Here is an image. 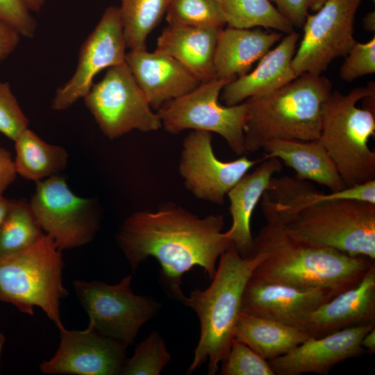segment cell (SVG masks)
Here are the masks:
<instances>
[{
	"mask_svg": "<svg viewBox=\"0 0 375 375\" xmlns=\"http://www.w3.org/2000/svg\"><path fill=\"white\" fill-rule=\"evenodd\" d=\"M224 227L222 214L199 217L169 203L127 217L117 241L133 271L149 257L155 258L180 299L183 295L181 278L192 267L199 266L210 278L213 277L217 260L232 245Z\"/></svg>",
	"mask_w": 375,
	"mask_h": 375,
	"instance_id": "1",
	"label": "cell"
},
{
	"mask_svg": "<svg viewBox=\"0 0 375 375\" xmlns=\"http://www.w3.org/2000/svg\"><path fill=\"white\" fill-rule=\"evenodd\" d=\"M264 216L276 217L302 237L352 256L375 260V204L334 200L297 176L273 177L261 199Z\"/></svg>",
	"mask_w": 375,
	"mask_h": 375,
	"instance_id": "2",
	"label": "cell"
},
{
	"mask_svg": "<svg viewBox=\"0 0 375 375\" xmlns=\"http://www.w3.org/2000/svg\"><path fill=\"white\" fill-rule=\"evenodd\" d=\"M264 217L266 224L254 238L251 251L264 256L252 273L254 278L338 294L356 285L374 265L367 258L310 241L276 217Z\"/></svg>",
	"mask_w": 375,
	"mask_h": 375,
	"instance_id": "3",
	"label": "cell"
},
{
	"mask_svg": "<svg viewBox=\"0 0 375 375\" xmlns=\"http://www.w3.org/2000/svg\"><path fill=\"white\" fill-rule=\"evenodd\" d=\"M263 258L256 252L243 257L232 244L219 257L210 285L180 298L195 311L200 322V337L189 372L206 361L208 374L217 372L234 338L247 283Z\"/></svg>",
	"mask_w": 375,
	"mask_h": 375,
	"instance_id": "4",
	"label": "cell"
},
{
	"mask_svg": "<svg viewBox=\"0 0 375 375\" xmlns=\"http://www.w3.org/2000/svg\"><path fill=\"white\" fill-rule=\"evenodd\" d=\"M332 88L326 77L305 73L270 94L244 101L246 151H257L276 140H318Z\"/></svg>",
	"mask_w": 375,
	"mask_h": 375,
	"instance_id": "5",
	"label": "cell"
},
{
	"mask_svg": "<svg viewBox=\"0 0 375 375\" xmlns=\"http://www.w3.org/2000/svg\"><path fill=\"white\" fill-rule=\"evenodd\" d=\"M374 93V82L347 94L335 90L324 105L317 140L346 187L375 180V151L369 147V138L375 135V112L357 106Z\"/></svg>",
	"mask_w": 375,
	"mask_h": 375,
	"instance_id": "6",
	"label": "cell"
},
{
	"mask_svg": "<svg viewBox=\"0 0 375 375\" xmlns=\"http://www.w3.org/2000/svg\"><path fill=\"white\" fill-rule=\"evenodd\" d=\"M62 250L46 233L28 248L0 258V301L33 315L41 308L59 329L60 300L67 296L62 284Z\"/></svg>",
	"mask_w": 375,
	"mask_h": 375,
	"instance_id": "7",
	"label": "cell"
},
{
	"mask_svg": "<svg viewBox=\"0 0 375 375\" xmlns=\"http://www.w3.org/2000/svg\"><path fill=\"white\" fill-rule=\"evenodd\" d=\"M231 79L215 76L191 92L163 105L158 114L167 132L178 134L185 130L215 133L222 136L233 153L243 156L245 101L226 106L219 102L224 87Z\"/></svg>",
	"mask_w": 375,
	"mask_h": 375,
	"instance_id": "8",
	"label": "cell"
},
{
	"mask_svg": "<svg viewBox=\"0 0 375 375\" xmlns=\"http://www.w3.org/2000/svg\"><path fill=\"white\" fill-rule=\"evenodd\" d=\"M84 103L102 133L109 139L132 131L152 132L162 127L158 112L150 106L125 62L110 67L93 83Z\"/></svg>",
	"mask_w": 375,
	"mask_h": 375,
	"instance_id": "9",
	"label": "cell"
},
{
	"mask_svg": "<svg viewBox=\"0 0 375 375\" xmlns=\"http://www.w3.org/2000/svg\"><path fill=\"white\" fill-rule=\"evenodd\" d=\"M29 203L42 231L60 250L87 244L99 230L97 201L76 195L58 174L36 183Z\"/></svg>",
	"mask_w": 375,
	"mask_h": 375,
	"instance_id": "10",
	"label": "cell"
},
{
	"mask_svg": "<svg viewBox=\"0 0 375 375\" xmlns=\"http://www.w3.org/2000/svg\"><path fill=\"white\" fill-rule=\"evenodd\" d=\"M132 276L119 283L76 280V296L92 327L101 335L125 346L131 345L141 326L157 312L160 304L151 298L137 295L131 289Z\"/></svg>",
	"mask_w": 375,
	"mask_h": 375,
	"instance_id": "11",
	"label": "cell"
},
{
	"mask_svg": "<svg viewBox=\"0 0 375 375\" xmlns=\"http://www.w3.org/2000/svg\"><path fill=\"white\" fill-rule=\"evenodd\" d=\"M362 0H328L313 15H308L303 35L292 66L297 76L322 74L331 62L345 57L356 42L354 21Z\"/></svg>",
	"mask_w": 375,
	"mask_h": 375,
	"instance_id": "12",
	"label": "cell"
},
{
	"mask_svg": "<svg viewBox=\"0 0 375 375\" xmlns=\"http://www.w3.org/2000/svg\"><path fill=\"white\" fill-rule=\"evenodd\" d=\"M212 133L192 131L184 138L178 172L197 199L222 205L228 191L261 159L244 156L223 161L214 153Z\"/></svg>",
	"mask_w": 375,
	"mask_h": 375,
	"instance_id": "13",
	"label": "cell"
},
{
	"mask_svg": "<svg viewBox=\"0 0 375 375\" xmlns=\"http://www.w3.org/2000/svg\"><path fill=\"white\" fill-rule=\"evenodd\" d=\"M126 48L119 7L109 6L81 45L76 69L56 90L52 108L64 110L83 99L96 75L103 69L125 62Z\"/></svg>",
	"mask_w": 375,
	"mask_h": 375,
	"instance_id": "14",
	"label": "cell"
},
{
	"mask_svg": "<svg viewBox=\"0 0 375 375\" xmlns=\"http://www.w3.org/2000/svg\"><path fill=\"white\" fill-rule=\"evenodd\" d=\"M60 341L56 353L40 365L49 374L117 375L126 360V346L88 326L82 331L58 329Z\"/></svg>",
	"mask_w": 375,
	"mask_h": 375,
	"instance_id": "15",
	"label": "cell"
},
{
	"mask_svg": "<svg viewBox=\"0 0 375 375\" xmlns=\"http://www.w3.org/2000/svg\"><path fill=\"white\" fill-rule=\"evenodd\" d=\"M374 327L373 324L353 326L311 337L268 362L277 375L328 374L336 365L365 352L362 339Z\"/></svg>",
	"mask_w": 375,
	"mask_h": 375,
	"instance_id": "16",
	"label": "cell"
},
{
	"mask_svg": "<svg viewBox=\"0 0 375 375\" xmlns=\"http://www.w3.org/2000/svg\"><path fill=\"white\" fill-rule=\"evenodd\" d=\"M335 295L329 290L298 288L251 276L241 311L300 328L310 312Z\"/></svg>",
	"mask_w": 375,
	"mask_h": 375,
	"instance_id": "17",
	"label": "cell"
},
{
	"mask_svg": "<svg viewBox=\"0 0 375 375\" xmlns=\"http://www.w3.org/2000/svg\"><path fill=\"white\" fill-rule=\"evenodd\" d=\"M125 62L153 110H158L201 83L176 59L156 50L131 49Z\"/></svg>",
	"mask_w": 375,
	"mask_h": 375,
	"instance_id": "18",
	"label": "cell"
},
{
	"mask_svg": "<svg viewBox=\"0 0 375 375\" xmlns=\"http://www.w3.org/2000/svg\"><path fill=\"white\" fill-rule=\"evenodd\" d=\"M375 324V265L354 287L334 296L310 312L300 328L313 337L359 325Z\"/></svg>",
	"mask_w": 375,
	"mask_h": 375,
	"instance_id": "19",
	"label": "cell"
},
{
	"mask_svg": "<svg viewBox=\"0 0 375 375\" xmlns=\"http://www.w3.org/2000/svg\"><path fill=\"white\" fill-rule=\"evenodd\" d=\"M299 36L294 31L288 33L259 60L253 71L227 83L222 90L225 105L234 106L251 97L270 94L297 77L292 61Z\"/></svg>",
	"mask_w": 375,
	"mask_h": 375,
	"instance_id": "20",
	"label": "cell"
},
{
	"mask_svg": "<svg viewBox=\"0 0 375 375\" xmlns=\"http://www.w3.org/2000/svg\"><path fill=\"white\" fill-rule=\"evenodd\" d=\"M281 169V160L263 157L260 164L253 172L247 173L227 193L232 224L224 233L243 257L249 256L253 249L254 238L251 228L253 212L272 178Z\"/></svg>",
	"mask_w": 375,
	"mask_h": 375,
	"instance_id": "21",
	"label": "cell"
},
{
	"mask_svg": "<svg viewBox=\"0 0 375 375\" xmlns=\"http://www.w3.org/2000/svg\"><path fill=\"white\" fill-rule=\"evenodd\" d=\"M281 38L279 32L263 31L259 28H222L214 54L215 76L233 80L246 74L252 65L260 60Z\"/></svg>",
	"mask_w": 375,
	"mask_h": 375,
	"instance_id": "22",
	"label": "cell"
},
{
	"mask_svg": "<svg viewBox=\"0 0 375 375\" xmlns=\"http://www.w3.org/2000/svg\"><path fill=\"white\" fill-rule=\"evenodd\" d=\"M222 28L168 25L159 35L156 50L174 58L206 82L215 76L214 54Z\"/></svg>",
	"mask_w": 375,
	"mask_h": 375,
	"instance_id": "23",
	"label": "cell"
},
{
	"mask_svg": "<svg viewBox=\"0 0 375 375\" xmlns=\"http://www.w3.org/2000/svg\"><path fill=\"white\" fill-rule=\"evenodd\" d=\"M264 158H276L293 169L297 177L327 187L331 191L345 188L324 147L316 140H276L266 143Z\"/></svg>",
	"mask_w": 375,
	"mask_h": 375,
	"instance_id": "24",
	"label": "cell"
},
{
	"mask_svg": "<svg viewBox=\"0 0 375 375\" xmlns=\"http://www.w3.org/2000/svg\"><path fill=\"white\" fill-rule=\"evenodd\" d=\"M233 336L267 360L285 354L313 337L301 328L242 311Z\"/></svg>",
	"mask_w": 375,
	"mask_h": 375,
	"instance_id": "25",
	"label": "cell"
},
{
	"mask_svg": "<svg viewBox=\"0 0 375 375\" xmlns=\"http://www.w3.org/2000/svg\"><path fill=\"white\" fill-rule=\"evenodd\" d=\"M14 142L15 171L25 179L38 183L58 174L67 165L64 147L45 142L28 128Z\"/></svg>",
	"mask_w": 375,
	"mask_h": 375,
	"instance_id": "26",
	"label": "cell"
},
{
	"mask_svg": "<svg viewBox=\"0 0 375 375\" xmlns=\"http://www.w3.org/2000/svg\"><path fill=\"white\" fill-rule=\"evenodd\" d=\"M44 234L29 202L25 199H10L0 227V258L28 248Z\"/></svg>",
	"mask_w": 375,
	"mask_h": 375,
	"instance_id": "27",
	"label": "cell"
},
{
	"mask_svg": "<svg viewBox=\"0 0 375 375\" xmlns=\"http://www.w3.org/2000/svg\"><path fill=\"white\" fill-rule=\"evenodd\" d=\"M226 24L238 28L263 27L285 33L294 31L269 0H218Z\"/></svg>",
	"mask_w": 375,
	"mask_h": 375,
	"instance_id": "28",
	"label": "cell"
},
{
	"mask_svg": "<svg viewBox=\"0 0 375 375\" xmlns=\"http://www.w3.org/2000/svg\"><path fill=\"white\" fill-rule=\"evenodd\" d=\"M119 7L127 47L146 48L149 35L165 15L171 0H119Z\"/></svg>",
	"mask_w": 375,
	"mask_h": 375,
	"instance_id": "29",
	"label": "cell"
},
{
	"mask_svg": "<svg viewBox=\"0 0 375 375\" xmlns=\"http://www.w3.org/2000/svg\"><path fill=\"white\" fill-rule=\"evenodd\" d=\"M165 15L169 26L222 28L226 24L218 0H171Z\"/></svg>",
	"mask_w": 375,
	"mask_h": 375,
	"instance_id": "30",
	"label": "cell"
},
{
	"mask_svg": "<svg viewBox=\"0 0 375 375\" xmlns=\"http://www.w3.org/2000/svg\"><path fill=\"white\" fill-rule=\"evenodd\" d=\"M171 360L164 340L156 332L151 333L126 358L122 374L158 375Z\"/></svg>",
	"mask_w": 375,
	"mask_h": 375,
	"instance_id": "31",
	"label": "cell"
},
{
	"mask_svg": "<svg viewBox=\"0 0 375 375\" xmlns=\"http://www.w3.org/2000/svg\"><path fill=\"white\" fill-rule=\"evenodd\" d=\"M222 362V375H275L267 360L234 338Z\"/></svg>",
	"mask_w": 375,
	"mask_h": 375,
	"instance_id": "32",
	"label": "cell"
},
{
	"mask_svg": "<svg viewBox=\"0 0 375 375\" xmlns=\"http://www.w3.org/2000/svg\"><path fill=\"white\" fill-rule=\"evenodd\" d=\"M28 123L10 84L0 81V133L14 142L28 128Z\"/></svg>",
	"mask_w": 375,
	"mask_h": 375,
	"instance_id": "33",
	"label": "cell"
},
{
	"mask_svg": "<svg viewBox=\"0 0 375 375\" xmlns=\"http://www.w3.org/2000/svg\"><path fill=\"white\" fill-rule=\"evenodd\" d=\"M375 72V37L366 42H356L345 56L340 69V77L351 82Z\"/></svg>",
	"mask_w": 375,
	"mask_h": 375,
	"instance_id": "34",
	"label": "cell"
},
{
	"mask_svg": "<svg viewBox=\"0 0 375 375\" xmlns=\"http://www.w3.org/2000/svg\"><path fill=\"white\" fill-rule=\"evenodd\" d=\"M0 21L23 37L33 38L36 32V21L23 0H0Z\"/></svg>",
	"mask_w": 375,
	"mask_h": 375,
	"instance_id": "35",
	"label": "cell"
},
{
	"mask_svg": "<svg viewBox=\"0 0 375 375\" xmlns=\"http://www.w3.org/2000/svg\"><path fill=\"white\" fill-rule=\"evenodd\" d=\"M293 26H303L308 15L311 0H269Z\"/></svg>",
	"mask_w": 375,
	"mask_h": 375,
	"instance_id": "36",
	"label": "cell"
},
{
	"mask_svg": "<svg viewBox=\"0 0 375 375\" xmlns=\"http://www.w3.org/2000/svg\"><path fill=\"white\" fill-rule=\"evenodd\" d=\"M17 175L11 153L0 147V195L14 182Z\"/></svg>",
	"mask_w": 375,
	"mask_h": 375,
	"instance_id": "37",
	"label": "cell"
},
{
	"mask_svg": "<svg viewBox=\"0 0 375 375\" xmlns=\"http://www.w3.org/2000/svg\"><path fill=\"white\" fill-rule=\"evenodd\" d=\"M20 35L10 26L0 21V61L7 58L15 49Z\"/></svg>",
	"mask_w": 375,
	"mask_h": 375,
	"instance_id": "38",
	"label": "cell"
},
{
	"mask_svg": "<svg viewBox=\"0 0 375 375\" xmlns=\"http://www.w3.org/2000/svg\"><path fill=\"white\" fill-rule=\"evenodd\" d=\"M361 345L364 350L369 353L375 352V327L365 335L361 341Z\"/></svg>",
	"mask_w": 375,
	"mask_h": 375,
	"instance_id": "39",
	"label": "cell"
},
{
	"mask_svg": "<svg viewBox=\"0 0 375 375\" xmlns=\"http://www.w3.org/2000/svg\"><path fill=\"white\" fill-rule=\"evenodd\" d=\"M363 26L366 31L374 32L375 31V12H367L362 19Z\"/></svg>",
	"mask_w": 375,
	"mask_h": 375,
	"instance_id": "40",
	"label": "cell"
},
{
	"mask_svg": "<svg viewBox=\"0 0 375 375\" xmlns=\"http://www.w3.org/2000/svg\"><path fill=\"white\" fill-rule=\"evenodd\" d=\"M10 203V199L6 198L3 194L0 195V227L6 215Z\"/></svg>",
	"mask_w": 375,
	"mask_h": 375,
	"instance_id": "41",
	"label": "cell"
},
{
	"mask_svg": "<svg viewBox=\"0 0 375 375\" xmlns=\"http://www.w3.org/2000/svg\"><path fill=\"white\" fill-rule=\"evenodd\" d=\"M30 11L39 12L43 7L45 0H23Z\"/></svg>",
	"mask_w": 375,
	"mask_h": 375,
	"instance_id": "42",
	"label": "cell"
},
{
	"mask_svg": "<svg viewBox=\"0 0 375 375\" xmlns=\"http://www.w3.org/2000/svg\"><path fill=\"white\" fill-rule=\"evenodd\" d=\"M328 0H311L310 9L317 11Z\"/></svg>",
	"mask_w": 375,
	"mask_h": 375,
	"instance_id": "43",
	"label": "cell"
},
{
	"mask_svg": "<svg viewBox=\"0 0 375 375\" xmlns=\"http://www.w3.org/2000/svg\"><path fill=\"white\" fill-rule=\"evenodd\" d=\"M6 341V338L2 333H0V356L2 351L3 347Z\"/></svg>",
	"mask_w": 375,
	"mask_h": 375,
	"instance_id": "44",
	"label": "cell"
},
{
	"mask_svg": "<svg viewBox=\"0 0 375 375\" xmlns=\"http://www.w3.org/2000/svg\"><path fill=\"white\" fill-rule=\"evenodd\" d=\"M374 1V0H373Z\"/></svg>",
	"mask_w": 375,
	"mask_h": 375,
	"instance_id": "45",
	"label": "cell"
}]
</instances>
